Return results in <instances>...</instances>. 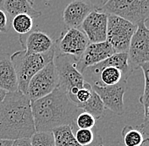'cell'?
Masks as SVG:
<instances>
[{
    "mask_svg": "<svg viewBox=\"0 0 149 146\" xmlns=\"http://www.w3.org/2000/svg\"><path fill=\"white\" fill-rule=\"evenodd\" d=\"M9 30L8 29V17L6 13L0 9V32L7 33Z\"/></svg>",
    "mask_w": 149,
    "mask_h": 146,
    "instance_id": "obj_28",
    "label": "cell"
},
{
    "mask_svg": "<svg viewBox=\"0 0 149 146\" xmlns=\"http://www.w3.org/2000/svg\"><path fill=\"white\" fill-rule=\"evenodd\" d=\"M58 86V76L55 65L52 61L31 79L26 95L31 102H34L49 95Z\"/></svg>",
    "mask_w": 149,
    "mask_h": 146,
    "instance_id": "obj_7",
    "label": "cell"
},
{
    "mask_svg": "<svg viewBox=\"0 0 149 146\" xmlns=\"http://www.w3.org/2000/svg\"><path fill=\"white\" fill-rule=\"evenodd\" d=\"M123 142L125 146H141L146 138H148L138 127L133 128L132 126L126 125L121 131Z\"/></svg>",
    "mask_w": 149,
    "mask_h": 146,
    "instance_id": "obj_20",
    "label": "cell"
},
{
    "mask_svg": "<svg viewBox=\"0 0 149 146\" xmlns=\"http://www.w3.org/2000/svg\"><path fill=\"white\" fill-rule=\"evenodd\" d=\"M107 67H113L120 69L124 76L125 80H128L129 77L134 72L128 63V54L127 53H114L107 59L103 60L99 64H96L93 67L87 69L85 72H90L92 77H97L100 71Z\"/></svg>",
    "mask_w": 149,
    "mask_h": 146,
    "instance_id": "obj_15",
    "label": "cell"
},
{
    "mask_svg": "<svg viewBox=\"0 0 149 146\" xmlns=\"http://www.w3.org/2000/svg\"><path fill=\"white\" fill-rule=\"evenodd\" d=\"M108 15L95 9L84 19L81 30L90 43H100L107 41Z\"/></svg>",
    "mask_w": 149,
    "mask_h": 146,
    "instance_id": "obj_11",
    "label": "cell"
},
{
    "mask_svg": "<svg viewBox=\"0 0 149 146\" xmlns=\"http://www.w3.org/2000/svg\"><path fill=\"white\" fill-rule=\"evenodd\" d=\"M55 46L42 54H27L24 50L17 51L10 56L18 81V91L26 94L31 79L47 64L51 63L55 56Z\"/></svg>",
    "mask_w": 149,
    "mask_h": 146,
    "instance_id": "obj_3",
    "label": "cell"
},
{
    "mask_svg": "<svg viewBox=\"0 0 149 146\" xmlns=\"http://www.w3.org/2000/svg\"><path fill=\"white\" fill-rule=\"evenodd\" d=\"M11 146H31V138H20L14 140Z\"/></svg>",
    "mask_w": 149,
    "mask_h": 146,
    "instance_id": "obj_29",
    "label": "cell"
},
{
    "mask_svg": "<svg viewBox=\"0 0 149 146\" xmlns=\"http://www.w3.org/2000/svg\"><path fill=\"white\" fill-rule=\"evenodd\" d=\"M0 89L7 93L18 91V81L13 64L8 57L3 55H0Z\"/></svg>",
    "mask_w": 149,
    "mask_h": 146,
    "instance_id": "obj_17",
    "label": "cell"
},
{
    "mask_svg": "<svg viewBox=\"0 0 149 146\" xmlns=\"http://www.w3.org/2000/svg\"><path fill=\"white\" fill-rule=\"evenodd\" d=\"M89 43L87 37L81 29L67 28L54 42V46L55 51L58 50L60 54L70 55L79 59Z\"/></svg>",
    "mask_w": 149,
    "mask_h": 146,
    "instance_id": "obj_10",
    "label": "cell"
},
{
    "mask_svg": "<svg viewBox=\"0 0 149 146\" xmlns=\"http://www.w3.org/2000/svg\"><path fill=\"white\" fill-rule=\"evenodd\" d=\"M75 127L81 129H92L96 124V120L91 114L86 111H81L74 121Z\"/></svg>",
    "mask_w": 149,
    "mask_h": 146,
    "instance_id": "obj_26",
    "label": "cell"
},
{
    "mask_svg": "<svg viewBox=\"0 0 149 146\" xmlns=\"http://www.w3.org/2000/svg\"><path fill=\"white\" fill-rule=\"evenodd\" d=\"M31 146H55L52 132H36L31 138Z\"/></svg>",
    "mask_w": 149,
    "mask_h": 146,
    "instance_id": "obj_24",
    "label": "cell"
},
{
    "mask_svg": "<svg viewBox=\"0 0 149 146\" xmlns=\"http://www.w3.org/2000/svg\"><path fill=\"white\" fill-rule=\"evenodd\" d=\"M96 146H104V145H102V143H101V141H100V142H98V143L97 144V145H96Z\"/></svg>",
    "mask_w": 149,
    "mask_h": 146,
    "instance_id": "obj_33",
    "label": "cell"
},
{
    "mask_svg": "<svg viewBox=\"0 0 149 146\" xmlns=\"http://www.w3.org/2000/svg\"><path fill=\"white\" fill-rule=\"evenodd\" d=\"M12 144H13V141L12 140L0 138V146H11Z\"/></svg>",
    "mask_w": 149,
    "mask_h": 146,
    "instance_id": "obj_30",
    "label": "cell"
},
{
    "mask_svg": "<svg viewBox=\"0 0 149 146\" xmlns=\"http://www.w3.org/2000/svg\"><path fill=\"white\" fill-rule=\"evenodd\" d=\"M35 133L31 100L19 91L7 93L0 103V138H31Z\"/></svg>",
    "mask_w": 149,
    "mask_h": 146,
    "instance_id": "obj_2",
    "label": "cell"
},
{
    "mask_svg": "<svg viewBox=\"0 0 149 146\" xmlns=\"http://www.w3.org/2000/svg\"><path fill=\"white\" fill-rule=\"evenodd\" d=\"M52 133L54 138L55 146H81L75 140L73 128L70 126H62L55 128Z\"/></svg>",
    "mask_w": 149,
    "mask_h": 146,
    "instance_id": "obj_18",
    "label": "cell"
},
{
    "mask_svg": "<svg viewBox=\"0 0 149 146\" xmlns=\"http://www.w3.org/2000/svg\"><path fill=\"white\" fill-rule=\"evenodd\" d=\"M92 91H93V89H92L91 84L88 82L84 83L83 87L79 90V91L77 92V94L75 95L74 104L77 106V107L81 104H83L89 100V98L91 97V95H92Z\"/></svg>",
    "mask_w": 149,
    "mask_h": 146,
    "instance_id": "obj_27",
    "label": "cell"
},
{
    "mask_svg": "<svg viewBox=\"0 0 149 146\" xmlns=\"http://www.w3.org/2000/svg\"><path fill=\"white\" fill-rule=\"evenodd\" d=\"M78 58L70 55L58 53L53 60L58 76V87L64 90L69 98L75 102V95L83 87V74L76 69Z\"/></svg>",
    "mask_w": 149,
    "mask_h": 146,
    "instance_id": "obj_4",
    "label": "cell"
},
{
    "mask_svg": "<svg viewBox=\"0 0 149 146\" xmlns=\"http://www.w3.org/2000/svg\"><path fill=\"white\" fill-rule=\"evenodd\" d=\"M147 22L136 26V30L131 37L128 49V63L133 71L140 69L141 65L149 63V30Z\"/></svg>",
    "mask_w": 149,
    "mask_h": 146,
    "instance_id": "obj_8",
    "label": "cell"
},
{
    "mask_svg": "<svg viewBox=\"0 0 149 146\" xmlns=\"http://www.w3.org/2000/svg\"><path fill=\"white\" fill-rule=\"evenodd\" d=\"M114 51L108 42L100 43H89L82 55L77 61L76 69L83 74L89 68L99 64L114 54Z\"/></svg>",
    "mask_w": 149,
    "mask_h": 146,
    "instance_id": "obj_12",
    "label": "cell"
},
{
    "mask_svg": "<svg viewBox=\"0 0 149 146\" xmlns=\"http://www.w3.org/2000/svg\"><path fill=\"white\" fill-rule=\"evenodd\" d=\"M78 108L91 114L95 118V120L100 119L102 118L104 109H105L100 97L93 90L89 100L83 104H81L78 107Z\"/></svg>",
    "mask_w": 149,
    "mask_h": 146,
    "instance_id": "obj_19",
    "label": "cell"
},
{
    "mask_svg": "<svg viewBox=\"0 0 149 146\" xmlns=\"http://www.w3.org/2000/svg\"><path fill=\"white\" fill-rule=\"evenodd\" d=\"M141 146H149V138H146Z\"/></svg>",
    "mask_w": 149,
    "mask_h": 146,
    "instance_id": "obj_32",
    "label": "cell"
},
{
    "mask_svg": "<svg viewBox=\"0 0 149 146\" xmlns=\"http://www.w3.org/2000/svg\"><path fill=\"white\" fill-rule=\"evenodd\" d=\"M92 89L96 92L102 100L104 108L112 111L113 113L121 116L125 113L124 95L128 87L127 80L123 79L114 85L106 86L93 82Z\"/></svg>",
    "mask_w": 149,
    "mask_h": 146,
    "instance_id": "obj_9",
    "label": "cell"
},
{
    "mask_svg": "<svg viewBox=\"0 0 149 146\" xmlns=\"http://www.w3.org/2000/svg\"><path fill=\"white\" fill-rule=\"evenodd\" d=\"M0 6L13 19L19 15H27L31 18H38L42 12L34 9L33 2L28 0H3L0 1ZM2 9V10H3Z\"/></svg>",
    "mask_w": 149,
    "mask_h": 146,
    "instance_id": "obj_16",
    "label": "cell"
},
{
    "mask_svg": "<svg viewBox=\"0 0 149 146\" xmlns=\"http://www.w3.org/2000/svg\"><path fill=\"white\" fill-rule=\"evenodd\" d=\"M98 76L99 80L95 81V83L106 86L114 85L124 79L123 73L120 70L113 67L104 68L100 71Z\"/></svg>",
    "mask_w": 149,
    "mask_h": 146,
    "instance_id": "obj_21",
    "label": "cell"
},
{
    "mask_svg": "<svg viewBox=\"0 0 149 146\" xmlns=\"http://www.w3.org/2000/svg\"><path fill=\"white\" fill-rule=\"evenodd\" d=\"M6 94H7V92L4 91H3V90H1V89H0V103L3 100L4 97H5V95H6Z\"/></svg>",
    "mask_w": 149,
    "mask_h": 146,
    "instance_id": "obj_31",
    "label": "cell"
},
{
    "mask_svg": "<svg viewBox=\"0 0 149 146\" xmlns=\"http://www.w3.org/2000/svg\"><path fill=\"white\" fill-rule=\"evenodd\" d=\"M136 26L124 19L108 15L107 41L115 53H127Z\"/></svg>",
    "mask_w": 149,
    "mask_h": 146,
    "instance_id": "obj_6",
    "label": "cell"
},
{
    "mask_svg": "<svg viewBox=\"0 0 149 146\" xmlns=\"http://www.w3.org/2000/svg\"><path fill=\"white\" fill-rule=\"evenodd\" d=\"M97 10L106 15L124 19L134 26L147 22L149 18L148 0H109L103 2Z\"/></svg>",
    "mask_w": 149,
    "mask_h": 146,
    "instance_id": "obj_5",
    "label": "cell"
},
{
    "mask_svg": "<svg viewBox=\"0 0 149 146\" xmlns=\"http://www.w3.org/2000/svg\"><path fill=\"white\" fill-rule=\"evenodd\" d=\"M12 27L19 36L29 33L33 27L32 18L27 15H19L12 19Z\"/></svg>",
    "mask_w": 149,
    "mask_h": 146,
    "instance_id": "obj_23",
    "label": "cell"
},
{
    "mask_svg": "<svg viewBox=\"0 0 149 146\" xmlns=\"http://www.w3.org/2000/svg\"><path fill=\"white\" fill-rule=\"evenodd\" d=\"M36 132H52L62 126L74 129L77 115L82 111L58 86L46 96L31 102Z\"/></svg>",
    "mask_w": 149,
    "mask_h": 146,
    "instance_id": "obj_1",
    "label": "cell"
},
{
    "mask_svg": "<svg viewBox=\"0 0 149 146\" xmlns=\"http://www.w3.org/2000/svg\"><path fill=\"white\" fill-rule=\"evenodd\" d=\"M140 69H142L143 76H144V88L142 95L140 97V103L142 105V107L144 110V122H149V106H148V96H149V80H148V73H149V63H145L142 65H141Z\"/></svg>",
    "mask_w": 149,
    "mask_h": 146,
    "instance_id": "obj_22",
    "label": "cell"
},
{
    "mask_svg": "<svg viewBox=\"0 0 149 146\" xmlns=\"http://www.w3.org/2000/svg\"><path fill=\"white\" fill-rule=\"evenodd\" d=\"M97 6L87 1H73L70 3L63 13V20L68 29L81 26L84 19L92 13Z\"/></svg>",
    "mask_w": 149,
    "mask_h": 146,
    "instance_id": "obj_13",
    "label": "cell"
},
{
    "mask_svg": "<svg viewBox=\"0 0 149 146\" xmlns=\"http://www.w3.org/2000/svg\"><path fill=\"white\" fill-rule=\"evenodd\" d=\"M27 54H42L48 52L54 46V42L49 36L38 30L30 31L25 42H20Z\"/></svg>",
    "mask_w": 149,
    "mask_h": 146,
    "instance_id": "obj_14",
    "label": "cell"
},
{
    "mask_svg": "<svg viewBox=\"0 0 149 146\" xmlns=\"http://www.w3.org/2000/svg\"><path fill=\"white\" fill-rule=\"evenodd\" d=\"M74 136L77 143L81 146H91L95 141V134L92 129L79 128L75 131Z\"/></svg>",
    "mask_w": 149,
    "mask_h": 146,
    "instance_id": "obj_25",
    "label": "cell"
}]
</instances>
